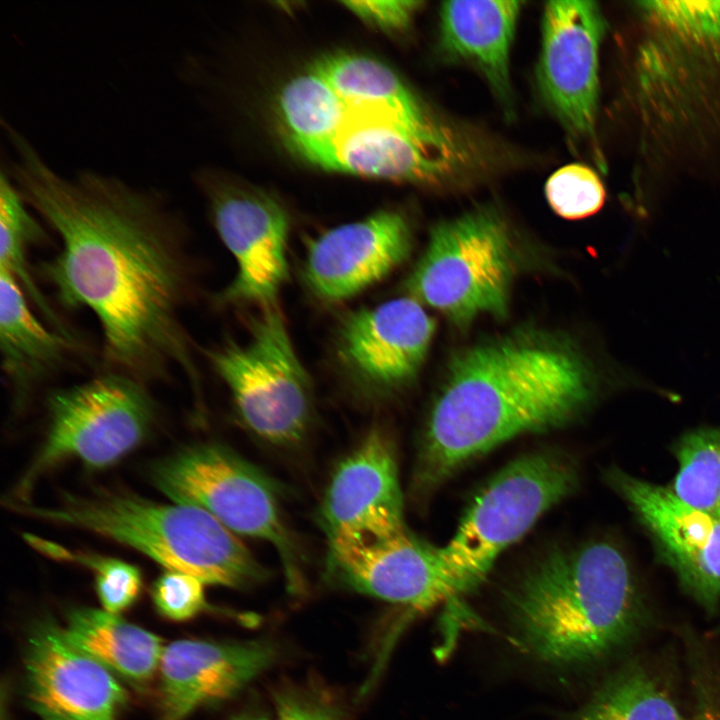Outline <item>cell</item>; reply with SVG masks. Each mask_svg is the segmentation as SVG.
<instances>
[{
    "instance_id": "cell-1",
    "label": "cell",
    "mask_w": 720,
    "mask_h": 720,
    "mask_svg": "<svg viewBox=\"0 0 720 720\" xmlns=\"http://www.w3.org/2000/svg\"><path fill=\"white\" fill-rule=\"evenodd\" d=\"M1 125L12 152L1 167L61 243L42 264L58 299L94 314L119 373L144 380L176 368L197 392L182 320L186 225L168 193L89 168L62 175L20 130Z\"/></svg>"
},
{
    "instance_id": "cell-2",
    "label": "cell",
    "mask_w": 720,
    "mask_h": 720,
    "mask_svg": "<svg viewBox=\"0 0 720 720\" xmlns=\"http://www.w3.org/2000/svg\"><path fill=\"white\" fill-rule=\"evenodd\" d=\"M593 392L588 361L557 335L521 330L467 348L450 362L430 412L415 489L434 488L516 436L568 424Z\"/></svg>"
},
{
    "instance_id": "cell-3",
    "label": "cell",
    "mask_w": 720,
    "mask_h": 720,
    "mask_svg": "<svg viewBox=\"0 0 720 720\" xmlns=\"http://www.w3.org/2000/svg\"><path fill=\"white\" fill-rule=\"evenodd\" d=\"M504 605L521 651L558 670L608 659L647 624L626 559L602 541L540 555L506 590Z\"/></svg>"
},
{
    "instance_id": "cell-4",
    "label": "cell",
    "mask_w": 720,
    "mask_h": 720,
    "mask_svg": "<svg viewBox=\"0 0 720 720\" xmlns=\"http://www.w3.org/2000/svg\"><path fill=\"white\" fill-rule=\"evenodd\" d=\"M12 507L133 547L167 570L193 575L205 584L242 588L266 577L265 568L237 534L200 507L160 504L110 490L65 495L56 506L28 502Z\"/></svg>"
},
{
    "instance_id": "cell-5",
    "label": "cell",
    "mask_w": 720,
    "mask_h": 720,
    "mask_svg": "<svg viewBox=\"0 0 720 720\" xmlns=\"http://www.w3.org/2000/svg\"><path fill=\"white\" fill-rule=\"evenodd\" d=\"M514 247L503 217L490 207L435 225L407 281L410 294L458 326L508 313Z\"/></svg>"
},
{
    "instance_id": "cell-6",
    "label": "cell",
    "mask_w": 720,
    "mask_h": 720,
    "mask_svg": "<svg viewBox=\"0 0 720 720\" xmlns=\"http://www.w3.org/2000/svg\"><path fill=\"white\" fill-rule=\"evenodd\" d=\"M149 475L174 502L200 507L235 534L273 545L289 585H301L299 545L283 518L277 487L259 468L223 445L200 443L154 463Z\"/></svg>"
},
{
    "instance_id": "cell-7",
    "label": "cell",
    "mask_w": 720,
    "mask_h": 720,
    "mask_svg": "<svg viewBox=\"0 0 720 720\" xmlns=\"http://www.w3.org/2000/svg\"><path fill=\"white\" fill-rule=\"evenodd\" d=\"M567 456L539 451L502 468L475 497L441 558L460 595L486 578L499 555L576 488Z\"/></svg>"
},
{
    "instance_id": "cell-8",
    "label": "cell",
    "mask_w": 720,
    "mask_h": 720,
    "mask_svg": "<svg viewBox=\"0 0 720 720\" xmlns=\"http://www.w3.org/2000/svg\"><path fill=\"white\" fill-rule=\"evenodd\" d=\"M48 411L47 436L9 504L28 503L38 478L66 460L93 469L116 463L146 438L155 416L144 387L119 372L55 391Z\"/></svg>"
},
{
    "instance_id": "cell-9",
    "label": "cell",
    "mask_w": 720,
    "mask_h": 720,
    "mask_svg": "<svg viewBox=\"0 0 720 720\" xmlns=\"http://www.w3.org/2000/svg\"><path fill=\"white\" fill-rule=\"evenodd\" d=\"M245 343L230 342L208 352L229 388L245 426L263 440L294 445L307 434L313 415L311 382L275 304L250 321Z\"/></svg>"
},
{
    "instance_id": "cell-10",
    "label": "cell",
    "mask_w": 720,
    "mask_h": 720,
    "mask_svg": "<svg viewBox=\"0 0 720 720\" xmlns=\"http://www.w3.org/2000/svg\"><path fill=\"white\" fill-rule=\"evenodd\" d=\"M321 168L420 184H447L477 160L474 145L449 123L420 125L347 107L330 139L292 146Z\"/></svg>"
},
{
    "instance_id": "cell-11",
    "label": "cell",
    "mask_w": 720,
    "mask_h": 720,
    "mask_svg": "<svg viewBox=\"0 0 720 720\" xmlns=\"http://www.w3.org/2000/svg\"><path fill=\"white\" fill-rule=\"evenodd\" d=\"M193 183L205 195L213 224L237 272L220 293L223 303L275 304L288 278V217L272 198L248 192L222 175L200 169Z\"/></svg>"
},
{
    "instance_id": "cell-12",
    "label": "cell",
    "mask_w": 720,
    "mask_h": 720,
    "mask_svg": "<svg viewBox=\"0 0 720 720\" xmlns=\"http://www.w3.org/2000/svg\"><path fill=\"white\" fill-rule=\"evenodd\" d=\"M536 69L539 95L569 140L593 142L604 18L594 1H550L542 17Z\"/></svg>"
},
{
    "instance_id": "cell-13",
    "label": "cell",
    "mask_w": 720,
    "mask_h": 720,
    "mask_svg": "<svg viewBox=\"0 0 720 720\" xmlns=\"http://www.w3.org/2000/svg\"><path fill=\"white\" fill-rule=\"evenodd\" d=\"M435 329L418 300L396 298L348 314L338 328L337 357L363 394L383 397L415 378Z\"/></svg>"
},
{
    "instance_id": "cell-14",
    "label": "cell",
    "mask_w": 720,
    "mask_h": 720,
    "mask_svg": "<svg viewBox=\"0 0 720 720\" xmlns=\"http://www.w3.org/2000/svg\"><path fill=\"white\" fill-rule=\"evenodd\" d=\"M25 697L40 720H119L128 694L106 666L44 621L28 637Z\"/></svg>"
},
{
    "instance_id": "cell-15",
    "label": "cell",
    "mask_w": 720,
    "mask_h": 720,
    "mask_svg": "<svg viewBox=\"0 0 720 720\" xmlns=\"http://www.w3.org/2000/svg\"><path fill=\"white\" fill-rule=\"evenodd\" d=\"M329 543L369 542L405 531L403 497L390 441L370 431L335 468L321 505Z\"/></svg>"
},
{
    "instance_id": "cell-16",
    "label": "cell",
    "mask_w": 720,
    "mask_h": 720,
    "mask_svg": "<svg viewBox=\"0 0 720 720\" xmlns=\"http://www.w3.org/2000/svg\"><path fill=\"white\" fill-rule=\"evenodd\" d=\"M328 546L333 574L359 593L416 610L460 595L440 548L406 530L385 539Z\"/></svg>"
},
{
    "instance_id": "cell-17",
    "label": "cell",
    "mask_w": 720,
    "mask_h": 720,
    "mask_svg": "<svg viewBox=\"0 0 720 720\" xmlns=\"http://www.w3.org/2000/svg\"><path fill=\"white\" fill-rule=\"evenodd\" d=\"M610 480L649 528L682 587L705 610L720 603V518L672 489L613 472Z\"/></svg>"
},
{
    "instance_id": "cell-18",
    "label": "cell",
    "mask_w": 720,
    "mask_h": 720,
    "mask_svg": "<svg viewBox=\"0 0 720 720\" xmlns=\"http://www.w3.org/2000/svg\"><path fill=\"white\" fill-rule=\"evenodd\" d=\"M411 247L405 218L391 210L376 212L311 242L304 264L306 284L322 300L348 299L396 269Z\"/></svg>"
},
{
    "instance_id": "cell-19",
    "label": "cell",
    "mask_w": 720,
    "mask_h": 720,
    "mask_svg": "<svg viewBox=\"0 0 720 720\" xmlns=\"http://www.w3.org/2000/svg\"><path fill=\"white\" fill-rule=\"evenodd\" d=\"M274 658V648L264 641L170 643L159 666L160 720H184L205 704L232 697Z\"/></svg>"
},
{
    "instance_id": "cell-20",
    "label": "cell",
    "mask_w": 720,
    "mask_h": 720,
    "mask_svg": "<svg viewBox=\"0 0 720 720\" xmlns=\"http://www.w3.org/2000/svg\"><path fill=\"white\" fill-rule=\"evenodd\" d=\"M522 3L463 0L440 8L439 48L446 60L472 67L509 111L510 54Z\"/></svg>"
},
{
    "instance_id": "cell-21",
    "label": "cell",
    "mask_w": 720,
    "mask_h": 720,
    "mask_svg": "<svg viewBox=\"0 0 720 720\" xmlns=\"http://www.w3.org/2000/svg\"><path fill=\"white\" fill-rule=\"evenodd\" d=\"M26 296L15 278L0 270L2 369L17 402H22L34 384L62 363L72 344L71 337L39 321Z\"/></svg>"
},
{
    "instance_id": "cell-22",
    "label": "cell",
    "mask_w": 720,
    "mask_h": 720,
    "mask_svg": "<svg viewBox=\"0 0 720 720\" xmlns=\"http://www.w3.org/2000/svg\"><path fill=\"white\" fill-rule=\"evenodd\" d=\"M63 630L78 648L131 682L145 683L159 670L165 647L162 640L118 614L75 609Z\"/></svg>"
},
{
    "instance_id": "cell-23",
    "label": "cell",
    "mask_w": 720,
    "mask_h": 720,
    "mask_svg": "<svg viewBox=\"0 0 720 720\" xmlns=\"http://www.w3.org/2000/svg\"><path fill=\"white\" fill-rule=\"evenodd\" d=\"M311 71L325 80L346 105L386 111L417 122L442 119L385 64L361 55L321 58Z\"/></svg>"
},
{
    "instance_id": "cell-24",
    "label": "cell",
    "mask_w": 720,
    "mask_h": 720,
    "mask_svg": "<svg viewBox=\"0 0 720 720\" xmlns=\"http://www.w3.org/2000/svg\"><path fill=\"white\" fill-rule=\"evenodd\" d=\"M567 720H686L669 688L638 659L619 666Z\"/></svg>"
},
{
    "instance_id": "cell-25",
    "label": "cell",
    "mask_w": 720,
    "mask_h": 720,
    "mask_svg": "<svg viewBox=\"0 0 720 720\" xmlns=\"http://www.w3.org/2000/svg\"><path fill=\"white\" fill-rule=\"evenodd\" d=\"M18 187L0 171V270L12 275L52 327L71 336L34 282L26 260L28 246L42 239L43 228Z\"/></svg>"
},
{
    "instance_id": "cell-26",
    "label": "cell",
    "mask_w": 720,
    "mask_h": 720,
    "mask_svg": "<svg viewBox=\"0 0 720 720\" xmlns=\"http://www.w3.org/2000/svg\"><path fill=\"white\" fill-rule=\"evenodd\" d=\"M279 107L291 147L332 138L347 118L344 101L311 70L284 86Z\"/></svg>"
},
{
    "instance_id": "cell-27",
    "label": "cell",
    "mask_w": 720,
    "mask_h": 720,
    "mask_svg": "<svg viewBox=\"0 0 720 720\" xmlns=\"http://www.w3.org/2000/svg\"><path fill=\"white\" fill-rule=\"evenodd\" d=\"M672 491L685 503L720 518V431L699 429L677 448Z\"/></svg>"
},
{
    "instance_id": "cell-28",
    "label": "cell",
    "mask_w": 720,
    "mask_h": 720,
    "mask_svg": "<svg viewBox=\"0 0 720 720\" xmlns=\"http://www.w3.org/2000/svg\"><path fill=\"white\" fill-rule=\"evenodd\" d=\"M39 549L56 558L78 561L93 570L96 592L103 610L119 614L138 598L142 588L140 570L125 561L100 555L72 554L57 545L31 537Z\"/></svg>"
},
{
    "instance_id": "cell-29",
    "label": "cell",
    "mask_w": 720,
    "mask_h": 720,
    "mask_svg": "<svg viewBox=\"0 0 720 720\" xmlns=\"http://www.w3.org/2000/svg\"><path fill=\"white\" fill-rule=\"evenodd\" d=\"M545 195L552 210L566 219L597 213L605 201V189L588 166L575 163L561 167L547 180Z\"/></svg>"
},
{
    "instance_id": "cell-30",
    "label": "cell",
    "mask_w": 720,
    "mask_h": 720,
    "mask_svg": "<svg viewBox=\"0 0 720 720\" xmlns=\"http://www.w3.org/2000/svg\"><path fill=\"white\" fill-rule=\"evenodd\" d=\"M640 5L682 38L701 43L720 39V1H650Z\"/></svg>"
},
{
    "instance_id": "cell-31",
    "label": "cell",
    "mask_w": 720,
    "mask_h": 720,
    "mask_svg": "<svg viewBox=\"0 0 720 720\" xmlns=\"http://www.w3.org/2000/svg\"><path fill=\"white\" fill-rule=\"evenodd\" d=\"M204 584L193 575L167 570L152 586L154 605L161 615L170 620H188L207 607Z\"/></svg>"
},
{
    "instance_id": "cell-32",
    "label": "cell",
    "mask_w": 720,
    "mask_h": 720,
    "mask_svg": "<svg viewBox=\"0 0 720 720\" xmlns=\"http://www.w3.org/2000/svg\"><path fill=\"white\" fill-rule=\"evenodd\" d=\"M343 4L361 19L387 30L409 25L421 1H348Z\"/></svg>"
},
{
    "instance_id": "cell-33",
    "label": "cell",
    "mask_w": 720,
    "mask_h": 720,
    "mask_svg": "<svg viewBox=\"0 0 720 720\" xmlns=\"http://www.w3.org/2000/svg\"><path fill=\"white\" fill-rule=\"evenodd\" d=\"M276 720H342L330 706L300 696L284 695L277 701Z\"/></svg>"
},
{
    "instance_id": "cell-34",
    "label": "cell",
    "mask_w": 720,
    "mask_h": 720,
    "mask_svg": "<svg viewBox=\"0 0 720 720\" xmlns=\"http://www.w3.org/2000/svg\"><path fill=\"white\" fill-rule=\"evenodd\" d=\"M232 720H270V719L263 715L247 714V715L238 716Z\"/></svg>"
}]
</instances>
